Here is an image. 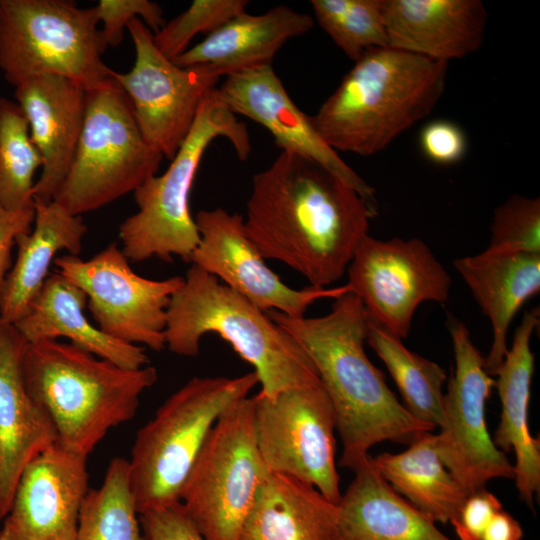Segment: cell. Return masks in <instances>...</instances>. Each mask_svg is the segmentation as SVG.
I'll use <instances>...</instances> for the list:
<instances>
[{
	"label": "cell",
	"mask_w": 540,
	"mask_h": 540,
	"mask_svg": "<svg viewBox=\"0 0 540 540\" xmlns=\"http://www.w3.org/2000/svg\"><path fill=\"white\" fill-rule=\"evenodd\" d=\"M375 215L341 179L281 151L253 175L243 218L248 237L265 259L287 265L312 287L328 288L347 271Z\"/></svg>",
	"instance_id": "1"
},
{
	"label": "cell",
	"mask_w": 540,
	"mask_h": 540,
	"mask_svg": "<svg viewBox=\"0 0 540 540\" xmlns=\"http://www.w3.org/2000/svg\"><path fill=\"white\" fill-rule=\"evenodd\" d=\"M267 313L306 352L332 402L342 442L340 466L354 470L373 445H409L435 429L412 416L366 355L368 316L354 293L335 298L330 312L319 317Z\"/></svg>",
	"instance_id": "2"
},
{
	"label": "cell",
	"mask_w": 540,
	"mask_h": 540,
	"mask_svg": "<svg viewBox=\"0 0 540 540\" xmlns=\"http://www.w3.org/2000/svg\"><path fill=\"white\" fill-rule=\"evenodd\" d=\"M448 63L390 47L366 51L311 120L335 150L371 156L425 118L443 95Z\"/></svg>",
	"instance_id": "3"
},
{
	"label": "cell",
	"mask_w": 540,
	"mask_h": 540,
	"mask_svg": "<svg viewBox=\"0 0 540 540\" xmlns=\"http://www.w3.org/2000/svg\"><path fill=\"white\" fill-rule=\"evenodd\" d=\"M211 333L254 368L262 396L320 381L306 352L267 312L191 264L167 308L165 347L193 357Z\"/></svg>",
	"instance_id": "4"
},
{
	"label": "cell",
	"mask_w": 540,
	"mask_h": 540,
	"mask_svg": "<svg viewBox=\"0 0 540 540\" xmlns=\"http://www.w3.org/2000/svg\"><path fill=\"white\" fill-rule=\"evenodd\" d=\"M25 384L48 414L57 443L88 456L107 432L132 419L140 396L157 381L147 365L126 369L58 340L27 344Z\"/></svg>",
	"instance_id": "5"
},
{
	"label": "cell",
	"mask_w": 540,
	"mask_h": 540,
	"mask_svg": "<svg viewBox=\"0 0 540 540\" xmlns=\"http://www.w3.org/2000/svg\"><path fill=\"white\" fill-rule=\"evenodd\" d=\"M218 137L232 144L237 157L251 151L245 123L221 101L216 88L203 98L194 124L167 170L146 180L134 192L137 211L119 226L122 252L130 262L173 256L190 263L200 236L190 209V194L205 151Z\"/></svg>",
	"instance_id": "6"
},
{
	"label": "cell",
	"mask_w": 540,
	"mask_h": 540,
	"mask_svg": "<svg viewBox=\"0 0 540 540\" xmlns=\"http://www.w3.org/2000/svg\"><path fill=\"white\" fill-rule=\"evenodd\" d=\"M259 383L238 377H194L171 394L135 437L130 488L139 515L180 501L183 484L215 422Z\"/></svg>",
	"instance_id": "7"
},
{
	"label": "cell",
	"mask_w": 540,
	"mask_h": 540,
	"mask_svg": "<svg viewBox=\"0 0 540 540\" xmlns=\"http://www.w3.org/2000/svg\"><path fill=\"white\" fill-rule=\"evenodd\" d=\"M95 8L69 0H0V71L14 88L45 74L80 82L87 90L109 84Z\"/></svg>",
	"instance_id": "8"
},
{
	"label": "cell",
	"mask_w": 540,
	"mask_h": 540,
	"mask_svg": "<svg viewBox=\"0 0 540 540\" xmlns=\"http://www.w3.org/2000/svg\"><path fill=\"white\" fill-rule=\"evenodd\" d=\"M162 160L144 139L131 103L114 79L87 90L77 149L53 200L82 216L134 192L157 174Z\"/></svg>",
	"instance_id": "9"
},
{
	"label": "cell",
	"mask_w": 540,
	"mask_h": 540,
	"mask_svg": "<svg viewBox=\"0 0 540 540\" xmlns=\"http://www.w3.org/2000/svg\"><path fill=\"white\" fill-rule=\"evenodd\" d=\"M253 397L231 405L211 428L180 493V503L205 540H238L268 473L257 448Z\"/></svg>",
	"instance_id": "10"
},
{
	"label": "cell",
	"mask_w": 540,
	"mask_h": 540,
	"mask_svg": "<svg viewBox=\"0 0 540 540\" xmlns=\"http://www.w3.org/2000/svg\"><path fill=\"white\" fill-rule=\"evenodd\" d=\"M253 403L257 448L267 470L307 483L337 504L336 415L321 380L271 398L257 393Z\"/></svg>",
	"instance_id": "11"
},
{
	"label": "cell",
	"mask_w": 540,
	"mask_h": 540,
	"mask_svg": "<svg viewBox=\"0 0 540 540\" xmlns=\"http://www.w3.org/2000/svg\"><path fill=\"white\" fill-rule=\"evenodd\" d=\"M54 264L57 273L85 293L87 307L102 332L156 352L166 348L167 308L184 277L140 276L115 243L88 260L66 254L55 258Z\"/></svg>",
	"instance_id": "12"
},
{
	"label": "cell",
	"mask_w": 540,
	"mask_h": 540,
	"mask_svg": "<svg viewBox=\"0 0 540 540\" xmlns=\"http://www.w3.org/2000/svg\"><path fill=\"white\" fill-rule=\"evenodd\" d=\"M455 368L443 399V422L437 449L443 464L468 494L486 488L495 478L514 480V467L493 443L485 420V405L495 379L474 345L466 325L447 316Z\"/></svg>",
	"instance_id": "13"
},
{
	"label": "cell",
	"mask_w": 540,
	"mask_h": 540,
	"mask_svg": "<svg viewBox=\"0 0 540 540\" xmlns=\"http://www.w3.org/2000/svg\"><path fill=\"white\" fill-rule=\"evenodd\" d=\"M135 48L130 71L114 73L127 95L146 142L172 160L188 136L199 106L222 77L208 66L176 65L156 47L153 32L139 18L126 29Z\"/></svg>",
	"instance_id": "14"
},
{
	"label": "cell",
	"mask_w": 540,
	"mask_h": 540,
	"mask_svg": "<svg viewBox=\"0 0 540 540\" xmlns=\"http://www.w3.org/2000/svg\"><path fill=\"white\" fill-rule=\"evenodd\" d=\"M350 292L367 316L396 337H408L423 302L445 303L451 278L427 244L419 238L379 240L366 235L348 268Z\"/></svg>",
	"instance_id": "15"
},
{
	"label": "cell",
	"mask_w": 540,
	"mask_h": 540,
	"mask_svg": "<svg viewBox=\"0 0 540 540\" xmlns=\"http://www.w3.org/2000/svg\"><path fill=\"white\" fill-rule=\"evenodd\" d=\"M200 240L190 263L215 276L221 283L267 312L303 317L308 307L323 298L335 299L349 292L339 287L294 289L267 266L248 237L243 215L223 208L200 210L194 216Z\"/></svg>",
	"instance_id": "16"
},
{
	"label": "cell",
	"mask_w": 540,
	"mask_h": 540,
	"mask_svg": "<svg viewBox=\"0 0 540 540\" xmlns=\"http://www.w3.org/2000/svg\"><path fill=\"white\" fill-rule=\"evenodd\" d=\"M216 90L233 114L243 115L267 129L281 151L323 167L376 210L375 189L322 138L311 116L293 102L272 64L230 74Z\"/></svg>",
	"instance_id": "17"
},
{
	"label": "cell",
	"mask_w": 540,
	"mask_h": 540,
	"mask_svg": "<svg viewBox=\"0 0 540 540\" xmlns=\"http://www.w3.org/2000/svg\"><path fill=\"white\" fill-rule=\"evenodd\" d=\"M87 456L53 444L23 470L0 540H75L88 492Z\"/></svg>",
	"instance_id": "18"
},
{
	"label": "cell",
	"mask_w": 540,
	"mask_h": 540,
	"mask_svg": "<svg viewBox=\"0 0 540 540\" xmlns=\"http://www.w3.org/2000/svg\"><path fill=\"white\" fill-rule=\"evenodd\" d=\"M14 98L26 116L31 139L42 157L33 199L48 203L72 164L83 128L87 89L72 78L45 74L16 86Z\"/></svg>",
	"instance_id": "19"
},
{
	"label": "cell",
	"mask_w": 540,
	"mask_h": 540,
	"mask_svg": "<svg viewBox=\"0 0 540 540\" xmlns=\"http://www.w3.org/2000/svg\"><path fill=\"white\" fill-rule=\"evenodd\" d=\"M26 340L0 320V521L9 512L24 468L57 443L48 414L30 396L23 375Z\"/></svg>",
	"instance_id": "20"
},
{
	"label": "cell",
	"mask_w": 540,
	"mask_h": 540,
	"mask_svg": "<svg viewBox=\"0 0 540 540\" xmlns=\"http://www.w3.org/2000/svg\"><path fill=\"white\" fill-rule=\"evenodd\" d=\"M486 22L480 0H385L388 47L435 61L477 51Z\"/></svg>",
	"instance_id": "21"
},
{
	"label": "cell",
	"mask_w": 540,
	"mask_h": 540,
	"mask_svg": "<svg viewBox=\"0 0 540 540\" xmlns=\"http://www.w3.org/2000/svg\"><path fill=\"white\" fill-rule=\"evenodd\" d=\"M539 325V310L525 312L516 328L512 346L497 369L495 387L501 402L498 427L492 438L503 452L513 450L515 484L520 498L533 509L540 490V441L530 434L528 409L535 356L531 336Z\"/></svg>",
	"instance_id": "22"
},
{
	"label": "cell",
	"mask_w": 540,
	"mask_h": 540,
	"mask_svg": "<svg viewBox=\"0 0 540 540\" xmlns=\"http://www.w3.org/2000/svg\"><path fill=\"white\" fill-rule=\"evenodd\" d=\"M313 25L310 15L285 5L258 15L245 11L189 47L173 62L182 67L208 66L226 77L272 64L273 57L287 41L307 33Z\"/></svg>",
	"instance_id": "23"
},
{
	"label": "cell",
	"mask_w": 540,
	"mask_h": 540,
	"mask_svg": "<svg viewBox=\"0 0 540 540\" xmlns=\"http://www.w3.org/2000/svg\"><path fill=\"white\" fill-rule=\"evenodd\" d=\"M87 297L57 272L50 273L27 312L13 324L28 344L67 338L70 343L126 369L149 364L143 346L114 339L85 315Z\"/></svg>",
	"instance_id": "24"
},
{
	"label": "cell",
	"mask_w": 540,
	"mask_h": 540,
	"mask_svg": "<svg viewBox=\"0 0 540 540\" xmlns=\"http://www.w3.org/2000/svg\"><path fill=\"white\" fill-rule=\"evenodd\" d=\"M453 265L491 322L493 340L485 369L495 375L508 350L512 320L524 302L540 290V253L483 251L458 258Z\"/></svg>",
	"instance_id": "25"
},
{
	"label": "cell",
	"mask_w": 540,
	"mask_h": 540,
	"mask_svg": "<svg viewBox=\"0 0 540 540\" xmlns=\"http://www.w3.org/2000/svg\"><path fill=\"white\" fill-rule=\"evenodd\" d=\"M353 471L336 504L335 540H452L392 489L370 455Z\"/></svg>",
	"instance_id": "26"
},
{
	"label": "cell",
	"mask_w": 540,
	"mask_h": 540,
	"mask_svg": "<svg viewBox=\"0 0 540 540\" xmlns=\"http://www.w3.org/2000/svg\"><path fill=\"white\" fill-rule=\"evenodd\" d=\"M31 230L16 240L17 255L3 284L0 320L15 324L29 309L49 276L55 255L66 251L78 256L87 225L55 200L34 202Z\"/></svg>",
	"instance_id": "27"
},
{
	"label": "cell",
	"mask_w": 540,
	"mask_h": 540,
	"mask_svg": "<svg viewBox=\"0 0 540 540\" xmlns=\"http://www.w3.org/2000/svg\"><path fill=\"white\" fill-rule=\"evenodd\" d=\"M336 523V504L315 487L268 471L238 540H335Z\"/></svg>",
	"instance_id": "28"
},
{
	"label": "cell",
	"mask_w": 540,
	"mask_h": 540,
	"mask_svg": "<svg viewBox=\"0 0 540 540\" xmlns=\"http://www.w3.org/2000/svg\"><path fill=\"white\" fill-rule=\"evenodd\" d=\"M370 460L395 492L434 523L450 522L469 495L443 464L432 432L400 453L383 452Z\"/></svg>",
	"instance_id": "29"
},
{
	"label": "cell",
	"mask_w": 540,
	"mask_h": 540,
	"mask_svg": "<svg viewBox=\"0 0 540 540\" xmlns=\"http://www.w3.org/2000/svg\"><path fill=\"white\" fill-rule=\"evenodd\" d=\"M366 342L387 367L405 408L417 420L434 428L440 427L443 422L445 370L434 361L409 350L402 339L369 318Z\"/></svg>",
	"instance_id": "30"
},
{
	"label": "cell",
	"mask_w": 540,
	"mask_h": 540,
	"mask_svg": "<svg viewBox=\"0 0 540 540\" xmlns=\"http://www.w3.org/2000/svg\"><path fill=\"white\" fill-rule=\"evenodd\" d=\"M137 515L128 460L115 457L102 485L84 498L75 540H148Z\"/></svg>",
	"instance_id": "31"
},
{
	"label": "cell",
	"mask_w": 540,
	"mask_h": 540,
	"mask_svg": "<svg viewBox=\"0 0 540 540\" xmlns=\"http://www.w3.org/2000/svg\"><path fill=\"white\" fill-rule=\"evenodd\" d=\"M41 167L23 110L15 100L0 97V206L34 208V177Z\"/></svg>",
	"instance_id": "32"
},
{
	"label": "cell",
	"mask_w": 540,
	"mask_h": 540,
	"mask_svg": "<svg viewBox=\"0 0 540 540\" xmlns=\"http://www.w3.org/2000/svg\"><path fill=\"white\" fill-rule=\"evenodd\" d=\"M315 19L352 61L388 47L385 0H311Z\"/></svg>",
	"instance_id": "33"
},
{
	"label": "cell",
	"mask_w": 540,
	"mask_h": 540,
	"mask_svg": "<svg viewBox=\"0 0 540 540\" xmlns=\"http://www.w3.org/2000/svg\"><path fill=\"white\" fill-rule=\"evenodd\" d=\"M247 0H194L191 5L153 33L158 50L174 60L189 49L197 34H210L246 11Z\"/></svg>",
	"instance_id": "34"
},
{
	"label": "cell",
	"mask_w": 540,
	"mask_h": 540,
	"mask_svg": "<svg viewBox=\"0 0 540 540\" xmlns=\"http://www.w3.org/2000/svg\"><path fill=\"white\" fill-rule=\"evenodd\" d=\"M488 253H540V198L509 197L494 212Z\"/></svg>",
	"instance_id": "35"
},
{
	"label": "cell",
	"mask_w": 540,
	"mask_h": 540,
	"mask_svg": "<svg viewBox=\"0 0 540 540\" xmlns=\"http://www.w3.org/2000/svg\"><path fill=\"white\" fill-rule=\"evenodd\" d=\"M94 8L102 23L99 34L104 52L122 42L124 30L134 18L141 19L153 33L165 24L161 6L149 0H100Z\"/></svg>",
	"instance_id": "36"
},
{
	"label": "cell",
	"mask_w": 540,
	"mask_h": 540,
	"mask_svg": "<svg viewBox=\"0 0 540 540\" xmlns=\"http://www.w3.org/2000/svg\"><path fill=\"white\" fill-rule=\"evenodd\" d=\"M421 151L439 165L459 162L467 150V139L459 125L449 120H435L425 125L419 134Z\"/></svg>",
	"instance_id": "37"
},
{
	"label": "cell",
	"mask_w": 540,
	"mask_h": 540,
	"mask_svg": "<svg viewBox=\"0 0 540 540\" xmlns=\"http://www.w3.org/2000/svg\"><path fill=\"white\" fill-rule=\"evenodd\" d=\"M140 525L148 540H205L180 502L141 514Z\"/></svg>",
	"instance_id": "38"
},
{
	"label": "cell",
	"mask_w": 540,
	"mask_h": 540,
	"mask_svg": "<svg viewBox=\"0 0 540 540\" xmlns=\"http://www.w3.org/2000/svg\"><path fill=\"white\" fill-rule=\"evenodd\" d=\"M503 509L500 500L486 488L467 496L451 519L460 540H479L494 515Z\"/></svg>",
	"instance_id": "39"
},
{
	"label": "cell",
	"mask_w": 540,
	"mask_h": 540,
	"mask_svg": "<svg viewBox=\"0 0 540 540\" xmlns=\"http://www.w3.org/2000/svg\"><path fill=\"white\" fill-rule=\"evenodd\" d=\"M34 217L35 208L10 210L0 206V299L5 278L12 266V248L20 235L31 230Z\"/></svg>",
	"instance_id": "40"
},
{
	"label": "cell",
	"mask_w": 540,
	"mask_h": 540,
	"mask_svg": "<svg viewBox=\"0 0 540 540\" xmlns=\"http://www.w3.org/2000/svg\"><path fill=\"white\" fill-rule=\"evenodd\" d=\"M522 537L523 530L520 523L501 509L489 522L479 540H521Z\"/></svg>",
	"instance_id": "41"
}]
</instances>
